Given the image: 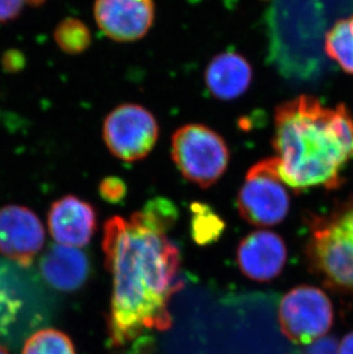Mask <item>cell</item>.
I'll return each instance as SVG.
<instances>
[{
	"label": "cell",
	"instance_id": "cell-19",
	"mask_svg": "<svg viewBox=\"0 0 353 354\" xmlns=\"http://www.w3.org/2000/svg\"><path fill=\"white\" fill-rule=\"evenodd\" d=\"M22 354H76L73 342L62 331L47 328L28 338Z\"/></svg>",
	"mask_w": 353,
	"mask_h": 354
},
{
	"label": "cell",
	"instance_id": "cell-10",
	"mask_svg": "<svg viewBox=\"0 0 353 354\" xmlns=\"http://www.w3.org/2000/svg\"><path fill=\"white\" fill-rule=\"evenodd\" d=\"M94 19L107 37L118 43L141 39L155 20L154 0H96Z\"/></svg>",
	"mask_w": 353,
	"mask_h": 354
},
{
	"label": "cell",
	"instance_id": "cell-23",
	"mask_svg": "<svg viewBox=\"0 0 353 354\" xmlns=\"http://www.w3.org/2000/svg\"><path fill=\"white\" fill-rule=\"evenodd\" d=\"M152 343H150V338L146 339H139L136 342L132 351H130L129 354H152Z\"/></svg>",
	"mask_w": 353,
	"mask_h": 354
},
{
	"label": "cell",
	"instance_id": "cell-6",
	"mask_svg": "<svg viewBox=\"0 0 353 354\" xmlns=\"http://www.w3.org/2000/svg\"><path fill=\"white\" fill-rule=\"evenodd\" d=\"M278 160L265 158L250 167L237 195L241 217L257 227L279 224L289 212L290 196Z\"/></svg>",
	"mask_w": 353,
	"mask_h": 354
},
{
	"label": "cell",
	"instance_id": "cell-2",
	"mask_svg": "<svg viewBox=\"0 0 353 354\" xmlns=\"http://www.w3.org/2000/svg\"><path fill=\"white\" fill-rule=\"evenodd\" d=\"M273 148L288 187L334 189L353 160V116L344 104L326 107L310 95L286 101L274 115Z\"/></svg>",
	"mask_w": 353,
	"mask_h": 354
},
{
	"label": "cell",
	"instance_id": "cell-8",
	"mask_svg": "<svg viewBox=\"0 0 353 354\" xmlns=\"http://www.w3.org/2000/svg\"><path fill=\"white\" fill-rule=\"evenodd\" d=\"M156 118L141 104H124L110 111L104 122L105 144L115 158L136 162L150 155L159 139Z\"/></svg>",
	"mask_w": 353,
	"mask_h": 354
},
{
	"label": "cell",
	"instance_id": "cell-21",
	"mask_svg": "<svg viewBox=\"0 0 353 354\" xmlns=\"http://www.w3.org/2000/svg\"><path fill=\"white\" fill-rule=\"evenodd\" d=\"M26 0H0V22L17 19L24 8Z\"/></svg>",
	"mask_w": 353,
	"mask_h": 354
},
{
	"label": "cell",
	"instance_id": "cell-16",
	"mask_svg": "<svg viewBox=\"0 0 353 354\" xmlns=\"http://www.w3.org/2000/svg\"><path fill=\"white\" fill-rule=\"evenodd\" d=\"M325 52L341 69L353 75V17L340 19L325 36Z\"/></svg>",
	"mask_w": 353,
	"mask_h": 354
},
{
	"label": "cell",
	"instance_id": "cell-14",
	"mask_svg": "<svg viewBox=\"0 0 353 354\" xmlns=\"http://www.w3.org/2000/svg\"><path fill=\"white\" fill-rule=\"evenodd\" d=\"M204 80L207 88L218 100H235L244 95L253 82L249 61L235 52H224L211 59Z\"/></svg>",
	"mask_w": 353,
	"mask_h": 354
},
{
	"label": "cell",
	"instance_id": "cell-9",
	"mask_svg": "<svg viewBox=\"0 0 353 354\" xmlns=\"http://www.w3.org/2000/svg\"><path fill=\"white\" fill-rule=\"evenodd\" d=\"M45 243V230L34 211L10 204L0 207V254L27 268Z\"/></svg>",
	"mask_w": 353,
	"mask_h": 354
},
{
	"label": "cell",
	"instance_id": "cell-5",
	"mask_svg": "<svg viewBox=\"0 0 353 354\" xmlns=\"http://www.w3.org/2000/svg\"><path fill=\"white\" fill-rule=\"evenodd\" d=\"M171 155L186 180L202 188L216 184L230 163L226 141L203 124H187L172 136Z\"/></svg>",
	"mask_w": 353,
	"mask_h": 354
},
{
	"label": "cell",
	"instance_id": "cell-25",
	"mask_svg": "<svg viewBox=\"0 0 353 354\" xmlns=\"http://www.w3.org/2000/svg\"><path fill=\"white\" fill-rule=\"evenodd\" d=\"M31 3H34V5H42V3H45L46 0H29Z\"/></svg>",
	"mask_w": 353,
	"mask_h": 354
},
{
	"label": "cell",
	"instance_id": "cell-11",
	"mask_svg": "<svg viewBox=\"0 0 353 354\" xmlns=\"http://www.w3.org/2000/svg\"><path fill=\"white\" fill-rule=\"evenodd\" d=\"M237 259L242 274L253 281L267 282L280 274L286 265V243L274 232H253L241 241Z\"/></svg>",
	"mask_w": 353,
	"mask_h": 354
},
{
	"label": "cell",
	"instance_id": "cell-24",
	"mask_svg": "<svg viewBox=\"0 0 353 354\" xmlns=\"http://www.w3.org/2000/svg\"><path fill=\"white\" fill-rule=\"evenodd\" d=\"M338 354H353V333L343 338L338 348Z\"/></svg>",
	"mask_w": 353,
	"mask_h": 354
},
{
	"label": "cell",
	"instance_id": "cell-12",
	"mask_svg": "<svg viewBox=\"0 0 353 354\" xmlns=\"http://www.w3.org/2000/svg\"><path fill=\"white\" fill-rule=\"evenodd\" d=\"M47 224L57 244L85 247L97 230V212L87 201L66 195L51 205Z\"/></svg>",
	"mask_w": 353,
	"mask_h": 354
},
{
	"label": "cell",
	"instance_id": "cell-15",
	"mask_svg": "<svg viewBox=\"0 0 353 354\" xmlns=\"http://www.w3.org/2000/svg\"><path fill=\"white\" fill-rule=\"evenodd\" d=\"M10 265L0 263V336L12 334L26 315L28 291Z\"/></svg>",
	"mask_w": 353,
	"mask_h": 354
},
{
	"label": "cell",
	"instance_id": "cell-1",
	"mask_svg": "<svg viewBox=\"0 0 353 354\" xmlns=\"http://www.w3.org/2000/svg\"><path fill=\"white\" fill-rule=\"evenodd\" d=\"M169 230L141 211L130 219L111 217L104 228L102 250L113 277L107 328L110 344L123 346L147 330L172 326L169 304L183 289L180 254Z\"/></svg>",
	"mask_w": 353,
	"mask_h": 354
},
{
	"label": "cell",
	"instance_id": "cell-22",
	"mask_svg": "<svg viewBox=\"0 0 353 354\" xmlns=\"http://www.w3.org/2000/svg\"><path fill=\"white\" fill-rule=\"evenodd\" d=\"M304 354H338V348L333 338H320Z\"/></svg>",
	"mask_w": 353,
	"mask_h": 354
},
{
	"label": "cell",
	"instance_id": "cell-13",
	"mask_svg": "<svg viewBox=\"0 0 353 354\" xmlns=\"http://www.w3.org/2000/svg\"><path fill=\"white\" fill-rule=\"evenodd\" d=\"M39 272L55 290L75 292L87 283L90 277V261L78 248L52 244L40 257Z\"/></svg>",
	"mask_w": 353,
	"mask_h": 354
},
{
	"label": "cell",
	"instance_id": "cell-4",
	"mask_svg": "<svg viewBox=\"0 0 353 354\" xmlns=\"http://www.w3.org/2000/svg\"><path fill=\"white\" fill-rule=\"evenodd\" d=\"M307 254L334 287L353 290V198L314 221Z\"/></svg>",
	"mask_w": 353,
	"mask_h": 354
},
{
	"label": "cell",
	"instance_id": "cell-17",
	"mask_svg": "<svg viewBox=\"0 0 353 354\" xmlns=\"http://www.w3.org/2000/svg\"><path fill=\"white\" fill-rule=\"evenodd\" d=\"M190 232L199 245H209L223 235L225 223L210 205L195 202L190 205Z\"/></svg>",
	"mask_w": 353,
	"mask_h": 354
},
{
	"label": "cell",
	"instance_id": "cell-26",
	"mask_svg": "<svg viewBox=\"0 0 353 354\" xmlns=\"http://www.w3.org/2000/svg\"><path fill=\"white\" fill-rule=\"evenodd\" d=\"M0 354H10L6 348H3V345L0 344Z\"/></svg>",
	"mask_w": 353,
	"mask_h": 354
},
{
	"label": "cell",
	"instance_id": "cell-18",
	"mask_svg": "<svg viewBox=\"0 0 353 354\" xmlns=\"http://www.w3.org/2000/svg\"><path fill=\"white\" fill-rule=\"evenodd\" d=\"M54 40L64 53L80 54L91 46L92 34L87 24L76 17H67L57 24Z\"/></svg>",
	"mask_w": 353,
	"mask_h": 354
},
{
	"label": "cell",
	"instance_id": "cell-20",
	"mask_svg": "<svg viewBox=\"0 0 353 354\" xmlns=\"http://www.w3.org/2000/svg\"><path fill=\"white\" fill-rule=\"evenodd\" d=\"M100 196L108 203H120L127 196V187L120 178L107 177L99 185Z\"/></svg>",
	"mask_w": 353,
	"mask_h": 354
},
{
	"label": "cell",
	"instance_id": "cell-3",
	"mask_svg": "<svg viewBox=\"0 0 353 354\" xmlns=\"http://www.w3.org/2000/svg\"><path fill=\"white\" fill-rule=\"evenodd\" d=\"M326 0H274L273 57L288 76L314 77L321 67L320 39Z\"/></svg>",
	"mask_w": 353,
	"mask_h": 354
},
{
	"label": "cell",
	"instance_id": "cell-7",
	"mask_svg": "<svg viewBox=\"0 0 353 354\" xmlns=\"http://www.w3.org/2000/svg\"><path fill=\"white\" fill-rule=\"evenodd\" d=\"M278 320L284 337L293 344H312L333 326V305L323 290L298 286L283 296Z\"/></svg>",
	"mask_w": 353,
	"mask_h": 354
}]
</instances>
